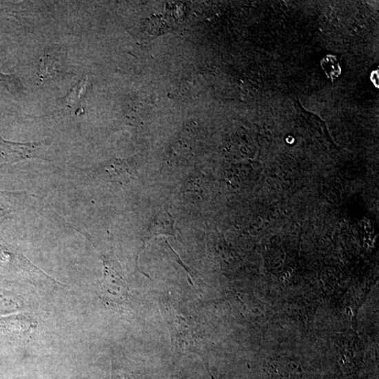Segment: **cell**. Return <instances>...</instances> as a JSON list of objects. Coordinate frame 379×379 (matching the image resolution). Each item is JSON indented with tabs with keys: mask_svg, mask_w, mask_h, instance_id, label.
Returning <instances> with one entry per match:
<instances>
[{
	"mask_svg": "<svg viewBox=\"0 0 379 379\" xmlns=\"http://www.w3.org/2000/svg\"><path fill=\"white\" fill-rule=\"evenodd\" d=\"M100 253L103 264V278L100 284L102 298L122 305L127 300L129 288L121 265L113 252Z\"/></svg>",
	"mask_w": 379,
	"mask_h": 379,
	"instance_id": "6da1fadb",
	"label": "cell"
},
{
	"mask_svg": "<svg viewBox=\"0 0 379 379\" xmlns=\"http://www.w3.org/2000/svg\"><path fill=\"white\" fill-rule=\"evenodd\" d=\"M170 318L172 336L178 349L201 354L204 347V336L198 331L196 323L176 314H171Z\"/></svg>",
	"mask_w": 379,
	"mask_h": 379,
	"instance_id": "7a4b0ae2",
	"label": "cell"
},
{
	"mask_svg": "<svg viewBox=\"0 0 379 379\" xmlns=\"http://www.w3.org/2000/svg\"><path fill=\"white\" fill-rule=\"evenodd\" d=\"M48 147V143L45 141L15 143L0 139V165L26 159L44 158Z\"/></svg>",
	"mask_w": 379,
	"mask_h": 379,
	"instance_id": "3957f363",
	"label": "cell"
},
{
	"mask_svg": "<svg viewBox=\"0 0 379 379\" xmlns=\"http://www.w3.org/2000/svg\"><path fill=\"white\" fill-rule=\"evenodd\" d=\"M174 220L168 212H158L150 219L145 232L144 238L150 239L159 235L176 238Z\"/></svg>",
	"mask_w": 379,
	"mask_h": 379,
	"instance_id": "277c9868",
	"label": "cell"
},
{
	"mask_svg": "<svg viewBox=\"0 0 379 379\" xmlns=\"http://www.w3.org/2000/svg\"><path fill=\"white\" fill-rule=\"evenodd\" d=\"M111 379H136L134 373L128 369L120 366L112 360Z\"/></svg>",
	"mask_w": 379,
	"mask_h": 379,
	"instance_id": "5b68a950",
	"label": "cell"
}]
</instances>
